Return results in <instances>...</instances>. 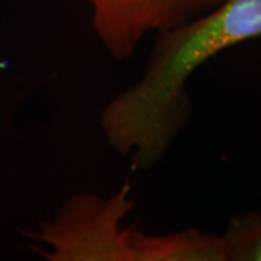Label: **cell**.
Returning a JSON list of instances; mask_svg holds the SVG:
<instances>
[{
  "label": "cell",
  "instance_id": "cell-1",
  "mask_svg": "<svg viewBox=\"0 0 261 261\" xmlns=\"http://www.w3.org/2000/svg\"><path fill=\"white\" fill-rule=\"evenodd\" d=\"M258 37L261 0H222L159 34L142 77L103 109L100 126L109 145L132 167L155 166L189 121V77L221 51Z\"/></svg>",
  "mask_w": 261,
  "mask_h": 261
},
{
  "label": "cell",
  "instance_id": "cell-2",
  "mask_svg": "<svg viewBox=\"0 0 261 261\" xmlns=\"http://www.w3.org/2000/svg\"><path fill=\"white\" fill-rule=\"evenodd\" d=\"M134 206L130 187L103 199L77 195L67 200L51 221L39 224L29 237L47 244L38 250L51 261H132L128 232L122 221Z\"/></svg>",
  "mask_w": 261,
  "mask_h": 261
},
{
  "label": "cell",
  "instance_id": "cell-3",
  "mask_svg": "<svg viewBox=\"0 0 261 261\" xmlns=\"http://www.w3.org/2000/svg\"><path fill=\"white\" fill-rule=\"evenodd\" d=\"M222 0H89L96 35L116 61L128 60L149 32L177 28Z\"/></svg>",
  "mask_w": 261,
  "mask_h": 261
},
{
  "label": "cell",
  "instance_id": "cell-4",
  "mask_svg": "<svg viewBox=\"0 0 261 261\" xmlns=\"http://www.w3.org/2000/svg\"><path fill=\"white\" fill-rule=\"evenodd\" d=\"M132 261H228L222 235L199 229L168 233L128 232Z\"/></svg>",
  "mask_w": 261,
  "mask_h": 261
},
{
  "label": "cell",
  "instance_id": "cell-5",
  "mask_svg": "<svg viewBox=\"0 0 261 261\" xmlns=\"http://www.w3.org/2000/svg\"><path fill=\"white\" fill-rule=\"evenodd\" d=\"M222 240L228 261H261V209L231 218Z\"/></svg>",
  "mask_w": 261,
  "mask_h": 261
}]
</instances>
